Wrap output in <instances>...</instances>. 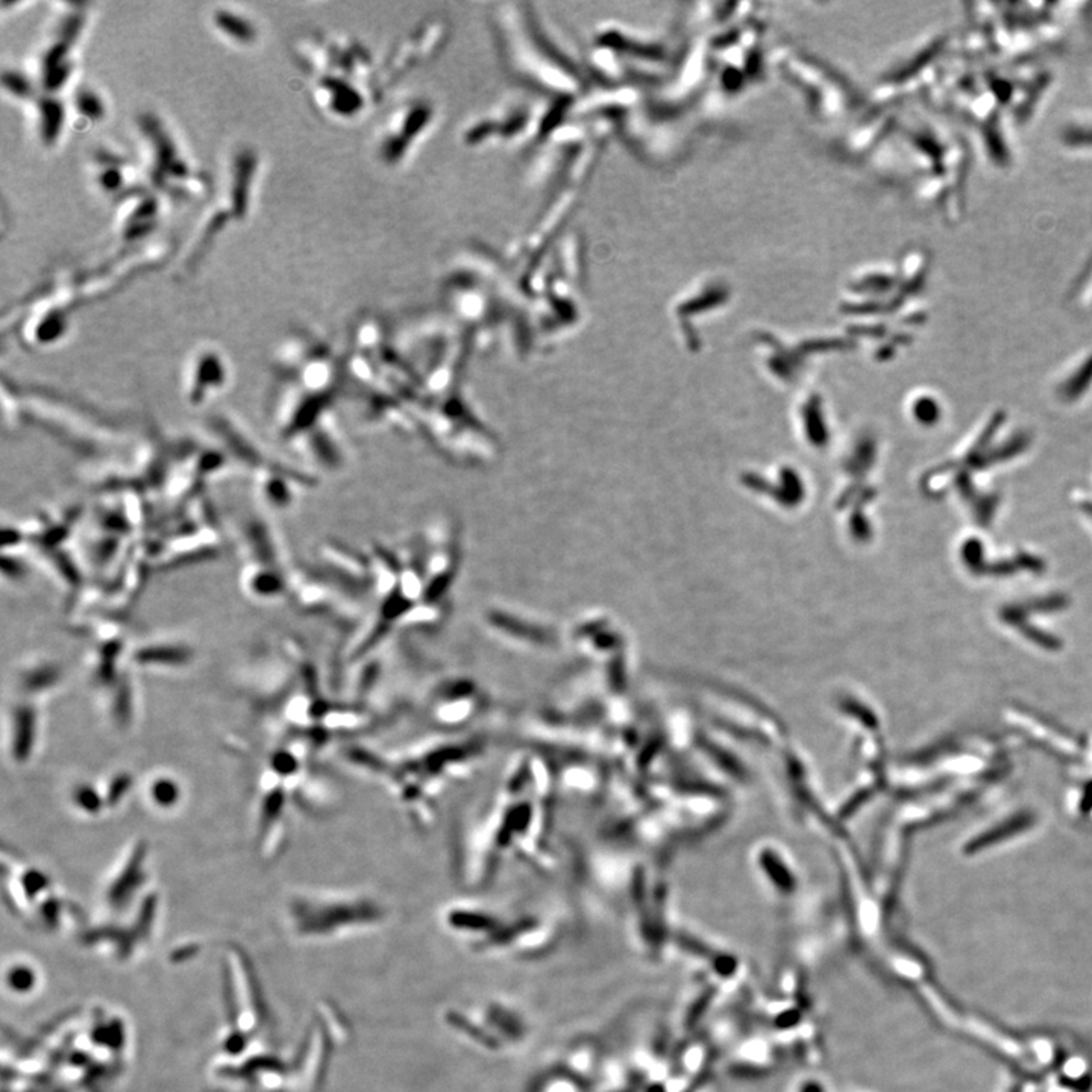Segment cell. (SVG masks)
Here are the masks:
<instances>
[{
	"instance_id": "8fae6325",
	"label": "cell",
	"mask_w": 1092,
	"mask_h": 1092,
	"mask_svg": "<svg viewBox=\"0 0 1092 1092\" xmlns=\"http://www.w3.org/2000/svg\"><path fill=\"white\" fill-rule=\"evenodd\" d=\"M60 678L61 673L58 666H55L50 662H38L23 666L22 673L18 675L20 689L29 695L50 691L55 684L60 682Z\"/></svg>"
},
{
	"instance_id": "6da1fadb",
	"label": "cell",
	"mask_w": 1092,
	"mask_h": 1092,
	"mask_svg": "<svg viewBox=\"0 0 1092 1092\" xmlns=\"http://www.w3.org/2000/svg\"><path fill=\"white\" fill-rule=\"evenodd\" d=\"M140 125L149 156L146 172L158 194L189 200L207 190L205 175H202L199 169L184 156L161 120L145 116L140 120Z\"/></svg>"
},
{
	"instance_id": "4fadbf2b",
	"label": "cell",
	"mask_w": 1092,
	"mask_h": 1092,
	"mask_svg": "<svg viewBox=\"0 0 1092 1092\" xmlns=\"http://www.w3.org/2000/svg\"><path fill=\"white\" fill-rule=\"evenodd\" d=\"M70 801L76 810L82 812V815H89V817H98L100 812L107 807L105 798L99 788L93 786L90 783L76 784L70 792Z\"/></svg>"
},
{
	"instance_id": "7c38bea8",
	"label": "cell",
	"mask_w": 1092,
	"mask_h": 1092,
	"mask_svg": "<svg viewBox=\"0 0 1092 1092\" xmlns=\"http://www.w3.org/2000/svg\"><path fill=\"white\" fill-rule=\"evenodd\" d=\"M136 662L145 666H184L191 659V651L185 645L178 644H156L138 649Z\"/></svg>"
},
{
	"instance_id": "5bb4252c",
	"label": "cell",
	"mask_w": 1092,
	"mask_h": 1092,
	"mask_svg": "<svg viewBox=\"0 0 1092 1092\" xmlns=\"http://www.w3.org/2000/svg\"><path fill=\"white\" fill-rule=\"evenodd\" d=\"M74 111L85 120L96 122L107 114L105 103L99 94L91 89H82L76 93L73 100Z\"/></svg>"
},
{
	"instance_id": "9c48e42d",
	"label": "cell",
	"mask_w": 1092,
	"mask_h": 1092,
	"mask_svg": "<svg viewBox=\"0 0 1092 1092\" xmlns=\"http://www.w3.org/2000/svg\"><path fill=\"white\" fill-rule=\"evenodd\" d=\"M213 25L222 36L236 45H252L256 38V27L249 18L231 9H218L213 14Z\"/></svg>"
},
{
	"instance_id": "ba28073f",
	"label": "cell",
	"mask_w": 1092,
	"mask_h": 1092,
	"mask_svg": "<svg viewBox=\"0 0 1092 1092\" xmlns=\"http://www.w3.org/2000/svg\"><path fill=\"white\" fill-rule=\"evenodd\" d=\"M34 120L36 132L46 145H54L63 132L65 108L64 103L56 96H46L43 99L34 100Z\"/></svg>"
},
{
	"instance_id": "30bf717a",
	"label": "cell",
	"mask_w": 1092,
	"mask_h": 1092,
	"mask_svg": "<svg viewBox=\"0 0 1092 1092\" xmlns=\"http://www.w3.org/2000/svg\"><path fill=\"white\" fill-rule=\"evenodd\" d=\"M146 798L155 809L169 812L181 804V783L172 775L156 774L146 786Z\"/></svg>"
},
{
	"instance_id": "52a82bcc",
	"label": "cell",
	"mask_w": 1092,
	"mask_h": 1092,
	"mask_svg": "<svg viewBox=\"0 0 1092 1092\" xmlns=\"http://www.w3.org/2000/svg\"><path fill=\"white\" fill-rule=\"evenodd\" d=\"M243 589L254 600L273 601L284 596L287 584L273 566L251 564L242 577Z\"/></svg>"
},
{
	"instance_id": "7a4b0ae2",
	"label": "cell",
	"mask_w": 1092,
	"mask_h": 1092,
	"mask_svg": "<svg viewBox=\"0 0 1092 1092\" xmlns=\"http://www.w3.org/2000/svg\"><path fill=\"white\" fill-rule=\"evenodd\" d=\"M85 23L84 11H67L58 17L41 52L36 56L40 87L56 93L65 87L74 69L73 50Z\"/></svg>"
},
{
	"instance_id": "5b68a950",
	"label": "cell",
	"mask_w": 1092,
	"mask_h": 1092,
	"mask_svg": "<svg viewBox=\"0 0 1092 1092\" xmlns=\"http://www.w3.org/2000/svg\"><path fill=\"white\" fill-rule=\"evenodd\" d=\"M9 751L17 764L26 762L38 737V711L29 702H17L9 713Z\"/></svg>"
},
{
	"instance_id": "277c9868",
	"label": "cell",
	"mask_w": 1092,
	"mask_h": 1092,
	"mask_svg": "<svg viewBox=\"0 0 1092 1092\" xmlns=\"http://www.w3.org/2000/svg\"><path fill=\"white\" fill-rule=\"evenodd\" d=\"M132 205L120 208L117 220V236L123 243H132L140 237L147 236L160 218V202L155 193H127Z\"/></svg>"
},
{
	"instance_id": "3957f363",
	"label": "cell",
	"mask_w": 1092,
	"mask_h": 1092,
	"mask_svg": "<svg viewBox=\"0 0 1092 1092\" xmlns=\"http://www.w3.org/2000/svg\"><path fill=\"white\" fill-rule=\"evenodd\" d=\"M231 366L222 351L213 346L196 349L182 372V398L191 409H204L229 389Z\"/></svg>"
},
{
	"instance_id": "8992f818",
	"label": "cell",
	"mask_w": 1092,
	"mask_h": 1092,
	"mask_svg": "<svg viewBox=\"0 0 1092 1092\" xmlns=\"http://www.w3.org/2000/svg\"><path fill=\"white\" fill-rule=\"evenodd\" d=\"M94 180L102 190L109 194H117L122 198L125 194L127 176L134 175L129 169V161L125 156L113 154L111 151H99L93 158Z\"/></svg>"
}]
</instances>
